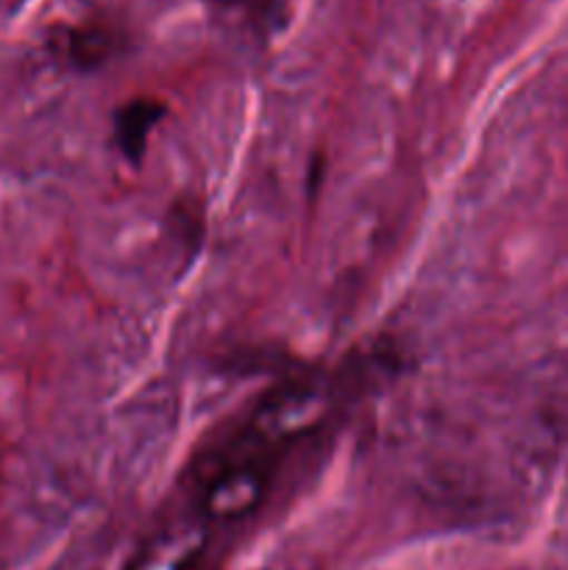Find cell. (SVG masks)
Segmentation results:
<instances>
[{"label":"cell","mask_w":568,"mask_h":570,"mask_svg":"<svg viewBox=\"0 0 568 570\" xmlns=\"http://www.w3.org/2000/svg\"><path fill=\"white\" fill-rule=\"evenodd\" d=\"M232 6H237L239 11H243L248 20L259 22V26H265L267 20H273V17H278V11L287 6V0H228Z\"/></svg>","instance_id":"obj_4"},{"label":"cell","mask_w":568,"mask_h":570,"mask_svg":"<svg viewBox=\"0 0 568 570\" xmlns=\"http://www.w3.org/2000/svg\"><path fill=\"white\" fill-rule=\"evenodd\" d=\"M117 33L106 26H78L65 33L61 56L76 70H95L117 53Z\"/></svg>","instance_id":"obj_3"},{"label":"cell","mask_w":568,"mask_h":570,"mask_svg":"<svg viewBox=\"0 0 568 570\" xmlns=\"http://www.w3.org/2000/svg\"><path fill=\"white\" fill-rule=\"evenodd\" d=\"M312 384H284L198 462V504L215 521H239L265 499L290 451L321 423Z\"/></svg>","instance_id":"obj_1"},{"label":"cell","mask_w":568,"mask_h":570,"mask_svg":"<svg viewBox=\"0 0 568 570\" xmlns=\"http://www.w3.org/2000/svg\"><path fill=\"white\" fill-rule=\"evenodd\" d=\"M165 104L156 98H134L115 115V145L128 161H137L148 148L150 131L165 117Z\"/></svg>","instance_id":"obj_2"}]
</instances>
